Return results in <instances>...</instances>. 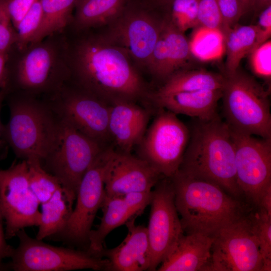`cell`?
Masks as SVG:
<instances>
[{"mask_svg": "<svg viewBox=\"0 0 271 271\" xmlns=\"http://www.w3.org/2000/svg\"><path fill=\"white\" fill-rule=\"evenodd\" d=\"M222 89L180 92L162 95H151L156 104L176 114H182L195 119L207 120L217 115L218 102Z\"/></svg>", "mask_w": 271, "mask_h": 271, "instance_id": "cell-20", "label": "cell"}, {"mask_svg": "<svg viewBox=\"0 0 271 271\" xmlns=\"http://www.w3.org/2000/svg\"><path fill=\"white\" fill-rule=\"evenodd\" d=\"M40 0L37 2L20 22L16 28V41L19 49L31 44L42 21Z\"/></svg>", "mask_w": 271, "mask_h": 271, "instance_id": "cell-33", "label": "cell"}, {"mask_svg": "<svg viewBox=\"0 0 271 271\" xmlns=\"http://www.w3.org/2000/svg\"><path fill=\"white\" fill-rule=\"evenodd\" d=\"M150 7L164 14L167 13L175 0H144Z\"/></svg>", "mask_w": 271, "mask_h": 271, "instance_id": "cell-44", "label": "cell"}, {"mask_svg": "<svg viewBox=\"0 0 271 271\" xmlns=\"http://www.w3.org/2000/svg\"><path fill=\"white\" fill-rule=\"evenodd\" d=\"M147 228L150 249L149 270H156L184 234L170 178L163 177L152 190Z\"/></svg>", "mask_w": 271, "mask_h": 271, "instance_id": "cell-14", "label": "cell"}, {"mask_svg": "<svg viewBox=\"0 0 271 271\" xmlns=\"http://www.w3.org/2000/svg\"><path fill=\"white\" fill-rule=\"evenodd\" d=\"M49 101L59 118L103 146L111 141L110 105L82 90L61 92Z\"/></svg>", "mask_w": 271, "mask_h": 271, "instance_id": "cell-15", "label": "cell"}, {"mask_svg": "<svg viewBox=\"0 0 271 271\" xmlns=\"http://www.w3.org/2000/svg\"><path fill=\"white\" fill-rule=\"evenodd\" d=\"M7 1L0 0V52L6 53L16 41V32L8 11Z\"/></svg>", "mask_w": 271, "mask_h": 271, "instance_id": "cell-36", "label": "cell"}, {"mask_svg": "<svg viewBox=\"0 0 271 271\" xmlns=\"http://www.w3.org/2000/svg\"><path fill=\"white\" fill-rule=\"evenodd\" d=\"M241 5L243 14L252 10L253 6V0H239Z\"/></svg>", "mask_w": 271, "mask_h": 271, "instance_id": "cell-46", "label": "cell"}, {"mask_svg": "<svg viewBox=\"0 0 271 271\" xmlns=\"http://www.w3.org/2000/svg\"><path fill=\"white\" fill-rule=\"evenodd\" d=\"M138 146V156L162 177L179 170L190 138V129L168 110L160 111Z\"/></svg>", "mask_w": 271, "mask_h": 271, "instance_id": "cell-9", "label": "cell"}, {"mask_svg": "<svg viewBox=\"0 0 271 271\" xmlns=\"http://www.w3.org/2000/svg\"><path fill=\"white\" fill-rule=\"evenodd\" d=\"M76 0H40L42 17L41 25L31 44L64 28L69 21Z\"/></svg>", "mask_w": 271, "mask_h": 271, "instance_id": "cell-27", "label": "cell"}, {"mask_svg": "<svg viewBox=\"0 0 271 271\" xmlns=\"http://www.w3.org/2000/svg\"><path fill=\"white\" fill-rule=\"evenodd\" d=\"M75 201L62 187L48 201L41 204L40 221L36 238L43 240L61 231L72 212Z\"/></svg>", "mask_w": 271, "mask_h": 271, "instance_id": "cell-24", "label": "cell"}, {"mask_svg": "<svg viewBox=\"0 0 271 271\" xmlns=\"http://www.w3.org/2000/svg\"><path fill=\"white\" fill-rule=\"evenodd\" d=\"M4 223V219L0 208V262L6 258H11L15 249L6 241Z\"/></svg>", "mask_w": 271, "mask_h": 271, "instance_id": "cell-41", "label": "cell"}, {"mask_svg": "<svg viewBox=\"0 0 271 271\" xmlns=\"http://www.w3.org/2000/svg\"><path fill=\"white\" fill-rule=\"evenodd\" d=\"M249 64L252 72L268 83L271 79V41L269 40L250 53Z\"/></svg>", "mask_w": 271, "mask_h": 271, "instance_id": "cell-34", "label": "cell"}, {"mask_svg": "<svg viewBox=\"0 0 271 271\" xmlns=\"http://www.w3.org/2000/svg\"><path fill=\"white\" fill-rule=\"evenodd\" d=\"M256 208L265 211L271 216V185L265 189Z\"/></svg>", "mask_w": 271, "mask_h": 271, "instance_id": "cell-42", "label": "cell"}, {"mask_svg": "<svg viewBox=\"0 0 271 271\" xmlns=\"http://www.w3.org/2000/svg\"><path fill=\"white\" fill-rule=\"evenodd\" d=\"M40 205L29 185L26 160L14 162L9 168L0 170V208L7 239L16 236L26 227L39 226Z\"/></svg>", "mask_w": 271, "mask_h": 271, "instance_id": "cell-13", "label": "cell"}, {"mask_svg": "<svg viewBox=\"0 0 271 271\" xmlns=\"http://www.w3.org/2000/svg\"><path fill=\"white\" fill-rule=\"evenodd\" d=\"M223 21V32L237 25V23L243 15L239 0H216Z\"/></svg>", "mask_w": 271, "mask_h": 271, "instance_id": "cell-37", "label": "cell"}, {"mask_svg": "<svg viewBox=\"0 0 271 271\" xmlns=\"http://www.w3.org/2000/svg\"><path fill=\"white\" fill-rule=\"evenodd\" d=\"M150 112L136 102L121 101L110 106L109 132L116 151L131 153L147 129Z\"/></svg>", "mask_w": 271, "mask_h": 271, "instance_id": "cell-17", "label": "cell"}, {"mask_svg": "<svg viewBox=\"0 0 271 271\" xmlns=\"http://www.w3.org/2000/svg\"><path fill=\"white\" fill-rule=\"evenodd\" d=\"M53 54L52 50L44 46L32 49L18 64L16 82L25 91H43L56 85L53 71Z\"/></svg>", "mask_w": 271, "mask_h": 271, "instance_id": "cell-21", "label": "cell"}, {"mask_svg": "<svg viewBox=\"0 0 271 271\" xmlns=\"http://www.w3.org/2000/svg\"><path fill=\"white\" fill-rule=\"evenodd\" d=\"M114 149L107 146L98 155L79 185L74 208L63 229L53 239L88 246V236L97 212L105 198V172Z\"/></svg>", "mask_w": 271, "mask_h": 271, "instance_id": "cell-10", "label": "cell"}, {"mask_svg": "<svg viewBox=\"0 0 271 271\" xmlns=\"http://www.w3.org/2000/svg\"><path fill=\"white\" fill-rule=\"evenodd\" d=\"M249 215L259 242L262 258L263 271H270L271 216L257 208L252 209Z\"/></svg>", "mask_w": 271, "mask_h": 271, "instance_id": "cell-31", "label": "cell"}, {"mask_svg": "<svg viewBox=\"0 0 271 271\" xmlns=\"http://www.w3.org/2000/svg\"><path fill=\"white\" fill-rule=\"evenodd\" d=\"M11 269L9 263H5L0 262V271L7 270Z\"/></svg>", "mask_w": 271, "mask_h": 271, "instance_id": "cell-48", "label": "cell"}, {"mask_svg": "<svg viewBox=\"0 0 271 271\" xmlns=\"http://www.w3.org/2000/svg\"><path fill=\"white\" fill-rule=\"evenodd\" d=\"M271 6V0H253L252 9L255 14H259L267 7Z\"/></svg>", "mask_w": 271, "mask_h": 271, "instance_id": "cell-45", "label": "cell"}, {"mask_svg": "<svg viewBox=\"0 0 271 271\" xmlns=\"http://www.w3.org/2000/svg\"><path fill=\"white\" fill-rule=\"evenodd\" d=\"M101 209L102 216L100 224L96 229L90 231L87 249L98 256L104 249L103 244L107 235L115 228L125 224L129 220L136 218L122 196L107 197L105 195Z\"/></svg>", "mask_w": 271, "mask_h": 271, "instance_id": "cell-22", "label": "cell"}, {"mask_svg": "<svg viewBox=\"0 0 271 271\" xmlns=\"http://www.w3.org/2000/svg\"><path fill=\"white\" fill-rule=\"evenodd\" d=\"M214 237L184 234L157 268L159 271H207Z\"/></svg>", "mask_w": 271, "mask_h": 271, "instance_id": "cell-19", "label": "cell"}, {"mask_svg": "<svg viewBox=\"0 0 271 271\" xmlns=\"http://www.w3.org/2000/svg\"><path fill=\"white\" fill-rule=\"evenodd\" d=\"M39 0H8L7 8L14 27L20 22L33 5Z\"/></svg>", "mask_w": 271, "mask_h": 271, "instance_id": "cell-40", "label": "cell"}, {"mask_svg": "<svg viewBox=\"0 0 271 271\" xmlns=\"http://www.w3.org/2000/svg\"><path fill=\"white\" fill-rule=\"evenodd\" d=\"M223 32L222 16L216 0H199L197 26Z\"/></svg>", "mask_w": 271, "mask_h": 271, "instance_id": "cell-35", "label": "cell"}, {"mask_svg": "<svg viewBox=\"0 0 271 271\" xmlns=\"http://www.w3.org/2000/svg\"><path fill=\"white\" fill-rule=\"evenodd\" d=\"M5 92L4 89H0V143L2 139L3 138V127L4 125L2 124L1 120V110L2 105V102L4 98ZM4 139V138H3Z\"/></svg>", "mask_w": 271, "mask_h": 271, "instance_id": "cell-47", "label": "cell"}, {"mask_svg": "<svg viewBox=\"0 0 271 271\" xmlns=\"http://www.w3.org/2000/svg\"><path fill=\"white\" fill-rule=\"evenodd\" d=\"M19 245L9 262L15 271H67L90 269L107 270L108 260L86 250L58 247L30 237L24 229L17 236Z\"/></svg>", "mask_w": 271, "mask_h": 271, "instance_id": "cell-8", "label": "cell"}, {"mask_svg": "<svg viewBox=\"0 0 271 271\" xmlns=\"http://www.w3.org/2000/svg\"><path fill=\"white\" fill-rule=\"evenodd\" d=\"M151 196L152 191L132 192L122 196L128 208L136 217L150 205Z\"/></svg>", "mask_w": 271, "mask_h": 271, "instance_id": "cell-38", "label": "cell"}, {"mask_svg": "<svg viewBox=\"0 0 271 271\" xmlns=\"http://www.w3.org/2000/svg\"><path fill=\"white\" fill-rule=\"evenodd\" d=\"M8 104L10 116L4 125V139L17 157L42 162L56 143L60 118L49 101L32 96L12 98Z\"/></svg>", "mask_w": 271, "mask_h": 271, "instance_id": "cell-4", "label": "cell"}, {"mask_svg": "<svg viewBox=\"0 0 271 271\" xmlns=\"http://www.w3.org/2000/svg\"><path fill=\"white\" fill-rule=\"evenodd\" d=\"M224 74L204 70H179L169 77L153 95H162L180 92L222 89Z\"/></svg>", "mask_w": 271, "mask_h": 271, "instance_id": "cell-23", "label": "cell"}, {"mask_svg": "<svg viewBox=\"0 0 271 271\" xmlns=\"http://www.w3.org/2000/svg\"><path fill=\"white\" fill-rule=\"evenodd\" d=\"M28 166L29 185L40 205L48 201L62 186L54 176L45 170L40 160H26Z\"/></svg>", "mask_w": 271, "mask_h": 271, "instance_id": "cell-30", "label": "cell"}, {"mask_svg": "<svg viewBox=\"0 0 271 271\" xmlns=\"http://www.w3.org/2000/svg\"><path fill=\"white\" fill-rule=\"evenodd\" d=\"M221 99L225 122L233 130L271 139L269 88L239 69L225 75Z\"/></svg>", "mask_w": 271, "mask_h": 271, "instance_id": "cell-5", "label": "cell"}, {"mask_svg": "<svg viewBox=\"0 0 271 271\" xmlns=\"http://www.w3.org/2000/svg\"><path fill=\"white\" fill-rule=\"evenodd\" d=\"M128 1L76 0V22L81 28L108 26L120 15Z\"/></svg>", "mask_w": 271, "mask_h": 271, "instance_id": "cell-25", "label": "cell"}, {"mask_svg": "<svg viewBox=\"0 0 271 271\" xmlns=\"http://www.w3.org/2000/svg\"><path fill=\"white\" fill-rule=\"evenodd\" d=\"M170 179L175 205L186 234L199 233L214 237L252 209L213 183L179 171Z\"/></svg>", "mask_w": 271, "mask_h": 271, "instance_id": "cell-2", "label": "cell"}, {"mask_svg": "<svg viewBox=\"0 0 271 271\" xmlns=\"http://www.w3.org/2000/svg\"><path fill=\"white\" fill-rule=\"evenodd\" d=\"M60 119L56 143L41 164L45 170L58 179L63 189L76 200L83 176L107 146L101 145L68 122Z\"/></svg>", "mask_w": 271, "mask_h": 271, "instance_id": "cell-6", "label": "cell"}, {"mask_svg": "<svg viewBox=\"0 0 271 271\" xmlns=\"http://www.w3.org/2000/svg\"><path fill=\"white\" fill-rule=\"evenodd\" d=\"M75 75L81 89L109 105L136 102L147 93L130 59L103 35L83 40L75 53Z\"/></svg>", "mask_w": 271, "mask_h": 271, "instance_id": "cell-1", "label": "cell"}, {"mask_svg": "<svg viewBox=\"0 0 271 271\" xmlns=\"http://www.w3.org/2000/svg\"><path fill=\"white\" fill-rule=\"evenodd\" d=\"M7 53L0 52V89H4L7 86L8 74L6 67Z\"/></svg>", "mask_w": 271, "mask_h": 271, "instance_id": "cell-43", "label": "cell"}, {"mask_svg": "<svg viewBox=\"0 0 271 271\" xmlns=\"http://www.w3.org/2000/svg\"><path fill=\"white\" fill-rule=\"evenodd\" d=\"M249 212L215 236L207 271H263L259 242Z\"/></svg>", "mask_w": 271, "mask_h": 271, "instance_id": "cell-12", "label": "cell"}, {"mask_svg": "<svg viewBox=\"0 0 271 271\" xmlns=\"http://www.w3.org/2000/svg\"><path fill=\"white\" fill-rule=\"evenodd\" d=\"M162 178L138 156L114 149L105 174V196H122L132 192L151 191Z\"/></svg>", "mask_w": 271, "mask_h": 271, "instance_id": "cell-16", "label": "cell"}, {"mask_svg": "<svg viewBox=\"0 0 271 271\" xmlns=\"http://www.w3.org/2000/svg\"><path fill=\"white\" fill-rule=\"evenodd\" d=\"M189 44L192 54L203 61L220 57L225 50L224 35L217 30L199 27Z\"/></svg>", "mask_w": 271, "mask_h": 271, "instance_id": "cell-29", "label": "cell"}, {"mask_svg": "<svg viewBox=\"0 0 271 271\" xmlns=\"http://www.w3.org/2000/svg\"><path fill=\"white\" fill-rule=\"evenodd\" d=\"M195 119L178 171L216 184L243 201L236 181L234 145L229 127L218 115L207 120Z\"/></svg>", "mask_w": 271, "mask_h": 271, "instance_id": "cell-3", "label": "cell"}, {"mask_svg": "<svg viewBox=\"0 0 271 271\" xmlns=\"http://www.w3.org/2000/svg\"><path fill=\"white\" fill-rule=\"evenodd\" d=\"M256 25H236L224 34L226 52L225 75L234 73L243 58L251 52L256 41Z\"/></svg>", "mask_w": 271, "mask_h": 271, "instance_id": "cell-26", "label": "cell"}, {"mask_svg": "<svg viewBox=\"0 0 271 271\" xmlns=\"http://www.w3.org/2000/svg\"><path fill=\"white\" fill-rule=\"evenodd\" d=\"M258 15L256 25V39L252 51L269 40L271 36V6L262 10Z\"/></svg>", "mask_w": 271, "mask_h": 271, "instance_id": "cell-39", "label": "cell"}, {"mask_svg": "<svg viewBox=\"0 0 271 271\" xmlns=\"http://www.w3.org/2000/svg\"><path fill=\"white\" fill-rule=\"evenodd\" d=\"M230 129L241 198L251 208H256L265 189L271 185V139L257 138Z\"/></svg>", "mask_w": 271, "mask_h": 271, "instance_id": "cell-11", "label": "cell"}, {"mask_svg": "<svg viewBox=\"0 0 271 271\" xmlns=\"http://www.w3.org/2000/svg\"><path fill=\"white\" fill-rule=\"evenodd\" d=\"M133 218L125 225L127 233L122 242L112 249H104L99 256L108 261L107 270H149L150 249L147 228L136 225Z\"/></svg>", "mask_w": 271, "mask_h": 271, "instance_id": "cell-18", "label": "cell"}, {"mask_svg": "<svg viewBox=\"0 0 271 271\" xmlns=\"http://www.w3.org/2000/svg\"><path fill=\"white\" fill-rule=\"evenodd\" d=\"M199 1L175 0L165 14L177 29L184 33L197 26Z\"/></svg>", "mask_w": 271, "mask_h": 271, "instance_id": "cell-32", "label": "cell"}, {"mask_svg": "<svg viewBox=\"0 0 271 271\" xmlns=\"http://www.w3.org/2000/svg\"><path fill=\"white\" fill-rule=\"evenodd\" d=\"M161 13L144 0H129L103 36L147 67L163 25L165 14L162 17Z\"/></svg>", "mask_w": 271, "mask_h": 271, "instance_id": "cell-7", "label": "cell"}, {"mask_svg": "<svg viewBox=\"0 0 271 271\" xmlns=\"http://www.w3.org/2000/svg\"><path fill=\"white\" fill-rule=\"evenodd\" d=\"M167 48L169 77L182 70L192 56L189 41L165 15L162 29Z\"/></svg>", "mask_w": 271, "mask_h": 271, "instance_id": "cell-28", "label": "cell"}]
</instances>
